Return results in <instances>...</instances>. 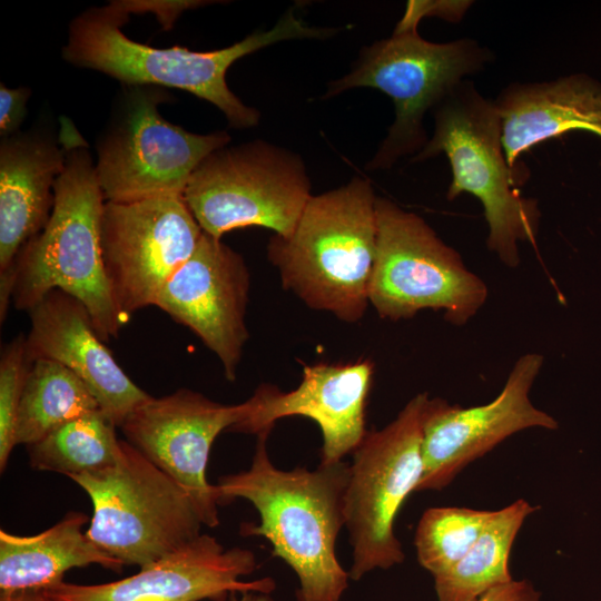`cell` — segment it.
Returning a JSON list of instances; mask_svg holds the SVG:
<instances>
[{
  "label": "cell",
  "instance_id": "obj_1",
  "mask_svg": "<svg viewBox=\"0 0 601 601\" xmlns=\"http://www.w3.org/2000/svg\"><path fill=\"white\" fill-rule=\"evenodd\" d=\"M269 433L257 435L248 470L214 484L218 504L239 497L254 505L260 521L244 523L240 533L268 540L272 554L294 570L297 601H339L349 579L336 556V540L345 526L349 465L321 462L313 471L279 470L267 453Z\"/></svg>",
  "mask_w": 601,
  "mask_h": 601
},
{
  "label": "cell",
  "instance_id": "obj_2",
  "mask_svg": "<svg viewBox=\"0 0 601 601\" xmlns=\"http://www.w3.org/2000/svg\"><path fill=\"white\" fill-rule=\"evenodd\" d=\"M129 13L124 1L91 7L79 13L69 24L63 59L76 67L102 72L126 87L188 91L217 107L236 129L257 126L260 114L245 105L227 85V71L235 61L280 41L326 39L336 32L333 28L306 24L289 9L273 28L254 31L223 49L157 48L124 33Z\"/></svg>",
  "mask_w": 601,
  "mask_h": 601
},
{
  "label": "cell",
  "instance_id": "obj_3",
  "mask_svg": "<svg viewBox=\"0 0 601 601\" xmlns=\"http://www.w3.org/2000/svg\"><path fill=\"white\" fill-rule=\"evenodd\" d=\"M376 199L359 176L312 195L293 231L267 245L283 287L309 308L347 323L362 319L376 257Z\"/></svg>",
  "mask_w": 601,
  "mask_h": 601
},
{
  "label": "cell",
  "instance_id": "obj_4",
  "mask_svg": "<svg viewBox=\"0 0 601 601\" xmlns=\"http://www.w3.org/2000/svg\"><path fill=\"white\" fill-rule=\"evenodd\" d=\"M65 148L51 216L14 262L11 302L17 309L29 312L50 292L62 290L85 305L96 332L107 342L128 321L116 305L101 257L105 198L83 141Z\"/></svg>",
  "mask_w": 601,
  "mask_h": 601
},
{
  "label": "cell",
  "instance_id": "obj_5",
  "mask_svg": "<svg viewBox=\"0 0 601 601\" xmlns=\"http://www.w3.org/2000/svg\"><path fill=\"white\" fill-rule=\"evenodd\" d=\"M433 135L411 161L444 154L452 171L447 200L465 193L476 197L487 224V248L506 267H518L519 245L536 244L541 213L538 201L518 189L529 174L508 164L494 100L465 79L433 109Z\"/></svg>",
  "mask_w": 601,
  "mask_h": 601
},
{
  "label": "cell",
  "instance_id": "obj_6",
  "mask_svg": "<svg viewBox=\"0 0 601 601\" xmlns=\"http://www.w3.org/2000/svg\"><path fill=\"white\" fill-rule=\"evenodd\" d=\"M493 56L470 38L444 43L423 39L417 29L394 30L390 38L364 47L348 73L332 81L322 99L355 88H373L394 102L395 118L367 170L393 167L415 156L427 142L423 119L465 77L482 71Z\"/></svg>",
  "mask_w": 601,
  "mask_h": 601
},
{
  "label": "cell",
  "instance_id": "obj_7",
  "mask_svg": "<svg viewBox=\"0 0 601 601\" xmlns=\"http://www.w3.org/2000/svg\"><path fill=\"white\" fill-rule=\"evenodd\" d=\"M69 479L92 503L87 536L124 565L148 566L201 534L186 491L126 440L112 465Z\"/></svg>",
  "mask_w": 601,
  "mask_h": 601
},
{
  "label": "cell",
  "instance_id": "obj_8",
  "mask_svg": "<svg viewBox=\"0 0 601 601\" xmlns=\"http://www.w3.org/2000/svg\"><path fill=\"white\" fill-rule=\"evenodd\" d=\"M377 246L368 299L382 318H412L423 309L443 311L465 325L487 299L486 284L467 269L418 215L377 197Z\"/></svg>",
  "mask_w": 601,
  "mask_h": 601
},
{
  "label": "cell",
  "instance_id": "obj_9",
  "mask_svg": "<svg viewBox=\"0 0 601 601\" xmlns=\"http://www.w3.org/2000/svg\"><path fill=\"white\" fill-rule=\"evenodd\" d=\"M302 157L256 139L225 146L193 173L183 198L204 233L263 227L286 237L312 196Z\"/></svg>",
  "mask_w": 601,
  "mask_h": 601
},
{
  "label": "cell",
  "instance_id": "obj_10",
  "mask_svg": "<svg viewBox=\"0 0 601 601\" xmlns=\"http://www.w3.org/2000/svg\"><path fill=\"white\" fill-rule=\"evenodd\" d=\"M427 393L411 398L380 431L367 432L353 452L344 496L345 526L352 546L349 579L390 569L405 555L395 535V519L415 492L423 472V425Z\"/></svg>",
  "mask_w": 601,
  "mask_h": 601
},
{
  "label": "cell",
  "instance_id": "obj_11",
  "mask_svg": "<svg viewBox=\"0 0 601 601\" xmlns=\"http://www.w3.org/2000/svg\"><path fill=\"white\" fill-rule=\"evenodd\" d=\"M125 87L119 109L97 147V179L106 201L183 196L198 165L231 141L225 130L190 132L159 112V87Z\"/></svg>",
  "mask_w": 601,
  "mask_h": 601
},
{
  "label": "cell",
  "instance_id": "obj_12",
  "mask_svg": "<svg viewBox=\"0 0 601 601\" xmlns=\"http://www.w3.org/2000/svg\"><path fill=\"white\" fill-rule=\"evenodd\" d=\"M201 235L183 196L105 200L101 257L116 305L127 321L155 304L165 284L193 255Z\"/></svg>",
  "mask_w": 601,
  "mask_h": 601
},
{
  "label": "cell",
  "instance_id": "obj_13",
  "mask_svg": "<svg viewBox=\"0 0 601 601\" xmlns=\"http://www.w3.org/2000/svg\"><path fill=\"white\" fill-rule=\"evenodd\" d=\"M244 403L225 405L188 388L149 396L125 418V440L179 484L204 525L219 524L218 501L206 469L214 441L244 416Z\"/></svg>",
  "mask_w": 601,
  "mask_h": 601
},
{
  "label": "cell",
  "instance_id": "obj_14",
  "mask_svg": "<svg viewBox=\"0 0 601 601\" xmlns=\"http://www.w3.org/2000/svg\"><path fill=\"white\" fill-rule=\"evenodd\" d=\"M543 363L539 353L521 355L500 394L484 405L461 407L430 398L423 425V472L415 492L444 489L466 465L520 431L559 427L529 397Z\"/></svg>",
  "mask_w": 601,
  "mask_h": 601
},
{
  "label": "cell",
  "instance_id": "obj_15",
  "mask_svg": "<svg viewBox=\"0 0 601 601\" xmlns=\"http://www.w3.org/2000/svg\"><path fill=\"white\" fill-rule=\"evenodd\" d=\"M250 277L244 257L203 231L193 255L169 278L154 306L191 329L236 380L246 325Z\"/></svg>",
  "mask_w": 601,
  "mask_h": 601
},
{
  "label": "cell",
  "instance_id": "obj_16",
  "mask_svg": "<svg viewBox=\"0 0 601 601\" xmlns=\"http://www.w3.org/2000/svg\"><path fill=\"white\" fill-rule=\"evenodd\" d=\"M257 566L254 552L225 549L214 536L196 540L139 572L101 584L60 582L43 590L51 601H225L233 593H270L274 579L245 581Z\"/></svg>",
  "mask_w": 601,
  "mask_h": 601
},
{
  "label": "cell",
  "instance_id": "obj_17",
  "mask_svg": "<svg viewBox=\"0 0 601 601\" xmlns=\"http://www.w3.org/2000/svg\"><path fill=\"white\" fill-rule=\"evenodd\" d=\"M373 374L370 359L305 365L302 382L289 392L272 384L258 386L243 402V420L231 431L258 435L270 432L279 418L308 417L322 431V463L341 462L367 433L365 408Z\"/></svg>",
  "mask_w": 601,
  "mask_h": 601
},
{
  "label": "cell",
  "instance_id": "obj_18",
  "mask_svg": "<svg viewBox=\"0 0 601 601\" xmlns=\"http://www.w3.org/2000/svg\"><path fill=\"white\" fill-rule=\"evenodd\" d=\"M28 313L30 331L26 337L31 361L51 359L75 373L117 427L150 396L118 365L80 300L55 289Z\"/></svg>",
  "mask_w": 601,
  "mask_h": 601
},
{
  "label": "cell",
  "instance_id": "obj_19",
  "mask_svg": "<svg viewBox=\"0 0 601 601\" xmlns=\"http://www.w3.org/2000/svg\"><path fill=\"white\" fill-rule=\"evenodd\" d=\"M66 148L40 130L19 131L0 144V319L12 298V269L22 248L47 225Z\"/></svg>",
  "mask_w": 601,
  "mask_h": 601
},
{
  "label": "cell",
  "instance_id": "obj_20",
  "mask_svg": "<svg viewBox=\"0 0 601 601\" xmlns=\"http://www.w3.org/2000/svg\"><path fill=\"white\" fill-rule=\"evenodd\" d=\"M501 118L503 150L511 168L536 145L572 130L601 138V87L572 75L543 82H514L494 100Z\"/></svg>",
  "mask_w": 601,
  "mask_h": 601
},
{
  "label": "cell",
  "instance_id": "obj_21",
  "mask_svg": "<svg viewBox=\"0 0 601 601\" xmlns=\"http://www.w3.org/2000/svg\"><path fill=\"white\" fill-rule=\"evenodd\" d=\"M82 512H68L35 535L0 530V593L47 590L71 569L98 564L121 572L124 564L99 549L86 534Z\"/></svg>",
  "mask_w": 601,
  "mask_h": 601
},
{
  "label": "cell",
  "instance_id": "obj_22",
  "mask_svg": "<svg viewBox=\"0 0 601 601\" xmlns=\"http://www.w3.org/2000/svg\"><path fill=\"white\" fill-rule=\"evenodd\" d=\"M536 509L519 499L494 511L466 554L449 570L434 575L437 601H477L491 589L511 582L509 558L513 542L524 520Z\"/></svg>",
  "mask_w": 601,
  "mask_h": 601
},
{
  "label": "cell",
  "instance_id": "obj_23",
  "mask_svg": "<svg viewBox=\"0 0 601 601\" xmlns=\"http://www.w3.org/2000/svg\"><path fill=\"white\" fill-rule=\"evenodd\" d=\"M100 411L88 386L62 364L38 358L30 367L20 404L16 442L31 445L59 426Z\"/></svg>",
  "mask_w": 601,
  "mask_h": 601
},
{
  "label": "cell",
  "instance_id": "obj_24",
  "mask_svg": "<svg viewBox=\"0 0 601 601\" xmlns=\"http://www.w3.org/2000/svg\"><path fill=\"white\" fill-rule=\"evenodd\" d=\"M116 427L101 411L75 418L27 446L30 465L68 477L106 469L121 451Z\"/></svg>",
  "mask_w": 601,
  "mask_h": 601
},
{
  "label": "cell",
  "instance_id": "obj_25",
  "mask_svg": "<svg viewBox=\"0 0 601 601\" xmlns=\"http://www.w3.org/2000/svg\"><path fill=\"white\" fill-rule=\"evenodd\" d=\"M494 511L470 508H430L421 516L414 538L418 563L437 575L459 562L471 549Z\"/></svg>",
  "mask_w": 601,
  "mask_h": 601
},
{
  "label": "cell",
  "instance_id": "obj_26",
  "mask_svg": "<svg viewBox=\"0 0 601 601\" xmlns=\"http://www.w3.org/2000/svg\"><path fill=\"white\" fill-rule=\"evenodd\" d=\"M32 365L23 334L12 339L0 359V471L17 445L16 432L26 381Z\"/></svg>",
  "mask_w": 601,
  "mask_h": 601
},
{
  "label": "cell",
  "instance_id": "obj_27",
  "mask_svg": "<svg viewBox=\"0 0 601 601\" xmlns=\"http://www.w3.org/2000/svg\"><path fill=\"white\" fill-rule=\"evenodd\" d=\"M472 3V1H408L395 30L417 29L422 18L428 16L459 22Z\"/></svg>",
  "mask_w": 601,
  "mask_h": 601
},
{
  "label": "cell",
  "instance_id": "obj_28",
  "mask_svg": "<svg viewBox=\"0 0 601 601\" xmlns=\"http://www.w3.org/2000/svg\"><path fill=\"white\" fill-rule=\"evenodd\" d=\"M31 89L26 86L9 88L0 83V136L7 138L20 131L27 115Z\"/></svg>",
  "mask_w": 601,
  "mask_h": 601
},
{
  "label": "cell",
  "instance_id": "obj_29",
  "mask_svg": "<svg viewBox=\"0 0 601 601\" xmlns=\"http://www.w3.org/2000/svg\"><path fill=\"white\" fill-rule=\"evenodd\" d=\"M477 601H540V592L529 580H512L491 589Z\"/></svg>",
  "mask_w": 601,
  "mask_h": 601
},
{
  "label": "cell",
  "instance_id": "obj_30",
  "mask_svg": "<svg viewBox=\"0 0 601 601\" xmlns=\"http://www.w3.org/2000/svg\"><path fill=\"white\" fill-rule=\"evenodd\" d=\"M0 601H51L43 590L0 593Z\"/></svg>",
  "mask_w": 601,
  "mask_h": 601
},
{
  "label": "cell",
  "instance_id": "obj_31",
  "mask_svg": "<svg viewBox=\"0 0 601 601\" xmlns=\"http://www.w3.org/2000/svg\"><path fill=\"white\" fill-rule=\"evenodd\" d=\"M230 594L229 601H274L270 593H264L258 591H246Z\"/></svg>",
  "mask_w": 601,
  "mask_h": 601
}]
</instances>
